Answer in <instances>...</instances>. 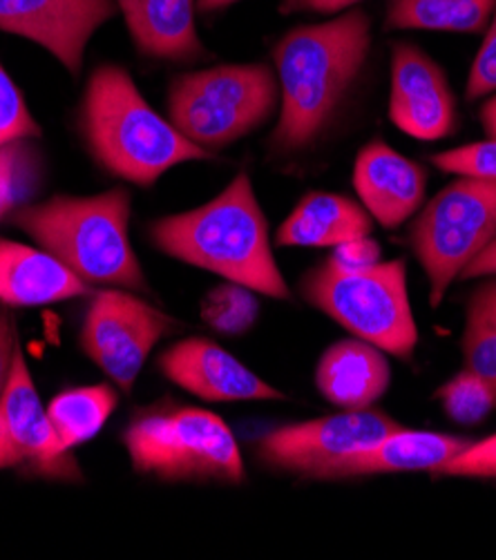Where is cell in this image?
Masks as SVG:
<instances>
[{
    "label": "cell",
    "mask_w": 496,
    "mask_h": 560,
    "mask_svg": "<svg viewBox=\"0 0 496 560\" xmlns=\"http://www.w3.org/2000/svg\"><path fill=\"white\" fill-rule=\"evenodd\" d=\"M371 43V19L358 8L298 25L275 43L280 85V117L270 135L275 152H304L328 130L369 61Z\"/></svg>",
    "instance_id": "1"
},
{
    "label": "cell",
    "mask_w": 496,
    "mask_h": 560,
    "mask_svg": "<svg viewBox=\"0 0 496 560\" xmlns=\"http://www.w3.org/2000/svg\"><path fill=\"white\" fill-rule=\"evenodd\" d=\"M148 237L157 250L188 266L215 272L273 300L291 291L273 257L268 221L249 173L199 208L154 219Z\"/></svg>",
    "instance_id": "2"
},
{
    "label": "cell",
    "mask_w": 496,
    "mask_h": 560,
    "mask_svg": "<svg viewBox=\"0 0 496 560\" xmlns=\"http://www.w3.org/2000/svg\"><path fill=\"white\" fill-rule=\"evenodd\" d=\"M81 128L96 163L135 186H152L175 165L215 156L161 117L119 66H101L90 74Z\"/></svg>",
    "instance_id": "3"
},
{
    "label": "cell",
    "mask_w": 496,
    "mask_h": 560,
    "mask_svg": "<svg viewBox=\"0 0 496 560\" xmlns=\"http://www.w3.org/2000/svg\"><path fill=\"white\" fill-rule=\"evenodd\" d=\"M8 219L88 284L148 293L143 268L130 244L128 190L113 188L92 197L59 195L23 203Z\"/></svg>",
    "instance_id": "4"
},
{
    "label": "cell",
    "mask_w": 496,
    "mask_h": 560,
    "mask_svg": "<svg viewBox=\"0 0 496 560\" xmlns=\"http://www.w3.org/2000/svg\"><path fill=\"white\" fill-rule=\"evenodd\" d=\"M124 444L132 469L161 482L242 485L244 460L231 427L210 411L161 400L132 413Z\"/></svg>",
    "instance_id": "5"
},
{
    "label": "cell",
    "mask_w": 496,
    "mask_h": 560,
    "mask_svg": "<svg viewBox=\"0 0 496 560\" xmlns=\"http://www.w3.org/2000/svg\"><path fill=\"white\" fill-rule=\"evenodd\" d=\"M300 293L354 338L403 362L414 358L418 326L403 259L378 261L362 270H341L324 259L300 279Z\"/></svg>",
    "instance_id": "6"
},
{
    "label": "cell",
    "mask_w": 496,
    "mask_h": 560,
    "mask_svg": "<svg viewBox=\"0 0 496 560\" xmlns=\"http://www.w3.org/2000/svg\"><path fill=\"white\" fill-rule=\"evenodd\" d=\"M280 85L264 63L186 72L169 88V119L210 154L262 128L278 109Z\"/></svg>",
    "instance_id": "7"
},
{
    "label": "cell",
    "mask_w": 496,
    "mask_h": 560,
    "mask_svg": "<svg viewBox=\"0 0 496 560\" xmlns=\"http://www.w3.org/2000/svg\"><path fill=\"white\" fill-rule=\"evenodd\" d=\"M496 240V182L459 175L414 214L407 244L440 306L454 279Z\"/></svg>",
    "instance_id": "8"
},
{
    "label": "cell",
    "mask_w": 496,
    "mask_h": 560,
    "mask_svg": "<svg viewBox=\"0 0 496 560\" xmlns=\"http://www.w3.org/2000/svg\"><path fill=\"white\" fill-rule=\"evenodd\" d=\"M177 319L122 289L94 293L83 328L85 355L122 390L130 394L152 349L177 328Z\"/></svg>",
    "instance_id": "9"
},
{
    "label": "cell",
    "mask_w": 496,
    "mask_h": 560,
    "mask_svg": "<svg viewBox=\"0 0 496 560\" xmlns=\"http://www.w3.org/2000/svg\"><path fill=\"white\" fill-rule=\"evenodd\" d=\"M403 429L378 409L343 411L326 418L285 424L255 442V458L270 471L315 480L322 469Z\"/></svg>",
    "instance_id": "10"
},
{
    "label": "cell",
    "mask_w": 496,
    "mask_h": 560,
    "mask_svg": "<svg viewBox=\"0 0 496 560\" xmlns=\"http://www.w3.org/2000/svg\"><path fill=\"white\" fill-rule=\"evenodd\" d=\"M8 469L61 482L83 480L74 450H68L47 416L21 347L0 402V471Z\"/></svg>",
    "instance_id": "11"
},
{
    "label": "cell",
    "mask_w": 496,
    "mask_h": 560,
    "mask_svg": "<svg viewBox=\"0 0 496 560\" xmlns=\"http://www.w3.org/2000/svg\"><path fill=\"white\" fill-rule=\"evenodd\" d=\"M117 12L115 0H0V32L41 45L79 74L92 36Z\"/></svg>",
    "instance_id": "12"
},
{
    "label": "cell",
    "mask_w": 496,
    "mask_h": 560,
    "mask_svg": "<svg viewBox=\"0 0 496 560\" xmlns=\"http://www.w3.org/2000/svg\"><path fill=\"white\" fill-rule=\"evenodd\" d=\"M390 121L418 141L446 139L457 128V98L446 70L407 40L392 45Z\"/></svg>",
    "instance_id": "13"
},
{
    "label": "cell",
    "mask_w": 496,
    "mask_h": 560,
    "mask_svg": "<svg viewBox=\"0 0 496 560\" xmlns=\"http://www.w3.org/2000/svg\"><path fill=\"white\" fill-rule=\"evenodd\" d=\"M157 369L188 394L208 402L285 400L282 390L264 382L227 349L206 338H186L165 349Z\"/></svg>",
    "instance_id": "14"
},
{
    "label": "cell",
    "mask_w": 496,
    "mask_h": 560,
    "mask_svg": "<svg viewBox=\"0 0 496 560\" xmlns=\"http://www.w3.org/2000/svg\"><path fill=\"white\" fill-rule=\"evenodd\" d=\"M354 190L371 219L392 231L423 208L427 171L382 139H373L356 156Z\"/></svg>",
    "instance_id": "15"
},
{
    "label": "cell",
    "mask_w": 496,
    "mask_h": 560,
    "mask_svg": "<svg viewBox=\"0 0 496 560\" xmlns=\"http://www.w3.org/2000/svg\"><path fill=\"white\" fill-rule=\"evenodd\" d=\"M470 442L472 440L468 438L448 433L399 429L367 446V450L328 465L318 474L315 480H351L410 471L436 474L459 452H463Z\"/></svg>",
    "instance_id": "16"
},
{
    "label": "cell",
    "mask_w": 496,
    "mask_h": 560,
    "mask_svg": "<svg viewBox=\"0 0 496 560\" xmlns=\"http://www.w3.org/2000/svg\"><path fill=\"white\" fill-rule=\"evenodd\" d=\"M92 289L59 257L0 237V304L36 308L90 295Z\"/></svg>",
    "instance_id": "17"
},
{
    "label": "cell",
    "mask_w": 496,
    "mask_h": 560,
    "mask_svg": "<svg viewBox=\"0 0 496 560\" xmlns=\"http://www.w3.org/2000/svg\"><path fill=\"white\" fill-rule=\"evenodd\" d=\"M139 54L165 63L208 56L197 32V0H115Z\"/></svg>",
    "instance_id": "18"
},
{
    "label": "cell",
    "mask_w": 496,
    "mask_h": 560,
    "mask_svg": "<svg viewBox=\"0 0 496 560\" xmlns=\"http://www.w3.org/2000/svg\"><path fill=\"white\" fill-rule=\"evenodd\" d=\"M392 384V366L378 347L351 338L331 345L315 366L320 396L343 411L371 409Z\"/></svg>",
    "instance_id": "19"
},
{
    "label": "cell",
    "mask_w": 496,
    "mask_h": 560,
    "mask_svg": "<svg viewBox=\"0 0 496 560\" xmlns=\"http://www.w3.org/2000/svg\"><path fill=\"white\" fill-rule=\"evenodd\" d=\"M373 219L365 206L338 192H309L280 223L275 242L289 248H336L369 237Z\"/></svg>",
    "instance_id": "20"
},
{
    "label": "cell",
    "mask_w": 496,
    "mask_h": 560,
    "mask_svg": "<svg viewBox=\"0 0 496 560\" xmlns=\"http://www.w3.org/2000/svg\"><path fill=\"white\" fill-rule=\"evenodd\" d=\"M496 0H388L384 30L483 34Z\"/></svg>",
    "instance_id": "21"
},
{
    "label": "cell",
    "mask_w": 496,
    "mask_h": 560,
    "mask_svg": "<svg viewBox=\"0 0 496 560\" xmlns=\"http://www.w3.org/2000/svg\"><path fill=\"white\" fill-rule=\"evenodd\" d=\"M119 394L109 384H92L61 390L47 405V416L68 450L92 440L115 413Z\"/></svg>",
    "instance_id": "22"
},
{
    "label": "cell",
    "mask_w": 496,
    "mask_h": 560,
    "mask_svg": "<svg viewBox=\"0 0 496 560\" xmlns=\"http://www.w3.org/2000/svg\"><path fill=\"white\" fill-rule=\"evenodd\" d=\"M41 167L43 159L32 139L0 148V221L27 203L38 186Z\"/></svg>",
    "instance_id": "23"
},
{
    "label": "cell",
    "mask_w": 496,
    "mask_h": 560,
    "mask_svg": "<svg viewBox=\"0 0 496 560\" xmlns=\"http://www.w3.org/2000/svg\"><path fill=\"white\" fill-rule=\"evenodd\" d=\"M259 315L255 291L224 282L210 289L201 302V319L219 335H244Z\"/></svg>",
    "instance_id": "24"
},
{
    "label": "cell",
    "mask_w": 496,
    "mask_h": 560,
    "mask_svg": "<svg viewBox=\"0 0 496 560\" xmlns=\"http://www.w3.org/2000/svg\"><path fill=\"white\" fill-rule=\"evenodd\" d=\"M436 398L440 407H443L446 416L463 427L478 424L496 407L494 390L468 369H463L450 382L440 386L436 390Z\"/></svg>",
    "instance_id": "25"
},
{
    "label": "cell",
    "mask_w": 496,
    "mask_h": 560,
    "mask_svg": "<svg viewBox=\"0 0 496 560\" xmlns=\"http://www.w3.org/2000/svg\"><path fill=\"white\" fill-rule=\"evenodd\" d=\"M36 137H41V126L32 117L19 85L0 63V148Z\"/></svg>",
    "instance_id": "26"
},
{
    "label": "cell",
    "mask_w": 496,
    "mask_h": 560,
    "mask_svg": "<svg viewBox=\"0 0 496 560\" xmlns=\"http://www.w3.org/2000/svg\"><path fill=\"white\" fill-rule=\"evenodd\" d=\"M429 161L438 171L450 175H465V177H481L496 182V139L474 141L461 148L443 150L429 156Z\"/></svg>",
    "instance_id": "27"
},
{
    "label": "cell",
    "mask_w": 496,
    "mask_h": 560,
    "mask_svg": "<svg viewBox=\"0 0 496 560\" xmlns=\"http://www.w3.org/2000/svg\"><path fill=\"white\" fill-rule=\"evenodd\" d=\"M461 351L465 369L481 377L496 396V328L468 313Z\"/></svg>",
    "instance_id": "28"
},
{
    "label": "cell",
    "mask_w": 496,
    "mask_h": 560,
    "mask_svg": "<svg viewBox=\"0 0 496 560\" xmlns=\"http://www.w3.org/2000/svg\"><path fill=\"white\" fill-rule=\"evenodd\" d=\"M434 476H438V478L496 480V433L481 440V442H470L463 452H459L450 463H446Z\"/></svg>",
    "instance_id": "29"
},
{
    "label": "cell",
    "mask_w": 496,
    "mask_h": 560,
    "mask_svg": "<svg viewBox=\"0 0 496 560\" xmlns=\"http://www.w3.org/2000/svg\"><path fill=\"white\" fill-rule=\"evenodd\" d=\"M483 34V43L474 56L465 85L468 101H478L496 94V10Z\"/></svg>",
    "instance_id": "30"
},
{
    "label": "cell",
    "mask_w": 496,
    "mask_h": 560,
    "mask_svg": "<svg viewBox=\"0 0 496 560\" xmlns=\"http://www.w3.org/2000/svg\"><path fill=\"white\" fill-rule=\"evenodd\" d=\"M380 244L371 237L351 240L347 244H341L326 257L328 264H334L341 270H362L380 261Z\"/></svg>",
    "instance_id": "31"
},
{
    "label": "cell",
    "mask_w": 496,
    "mask_h": 560,
    "mask_svg": "<svg viewBox=\"0 0 496 560\" xmlns=\"http://www.w3.org/2000/svg\"><path fill=\"white\" fill-rule=\"evenodd\" d=\"M19 330L14 324V317L8 306L0 304V402L8 390L16 351H19Z\"/></svg>",
    "instance_id": "32"
},
{
    "label": "cell",
    "mask_w": 496,
    "mask_h": 560,
    "mask_svg": "<svg viewBox=\"0 0 496 560\" xmlns=\"http://www.w3.org/2000/svg\"><path fill=\"white\" fill-rule=\"evenodd\" d=\"M365 0H282L278 12L282 16L293 14H326V16H338L349 10H356Z\"/></svg>",
    "instance_id": "33"
},
{
    "label": "cell",
    "mask_w": 496,
    "mask_h": 560,
    "mask_svg": "<svg viewBox=\"0 0 496 560\" xmlns=\"http://www.w3.org/2000/svg\"><path fill=\"white\" fill-rule=\"evenodd\" d=\"M468 313L496 328V275L470 295Z\"/></svg>",
    "instance_id": "34"
},
{
    "label": "cell",
    "mask_w": 496,
    "mask_h": 560,
    "mask_svg": "<svg viewBox=\"0 0 496 560\" xmlns=\"http://www.w3.org/2000/svg\"><path fill=\"white\" fill-rule=\"evenodd\" d=\"M494 275H496V240L470 261V266L461 272V279H478V277H494Z\"/></svg>",
    "instance_id": "35"
},
{
    "label": "cell",
    "mask_w": 496,
    "mask_h": 560,
    "mask_svg": "<svg viewBox=\"0 0 496 560\" xmlns=\"http://www.w3.org/2000/svg\"><path fill=\"white\" fill-rule=\"evenodd\" d=\"M478 121L483 126V132L487 139H496V94H492L478 112Z\"/></svg>",
    "instance_id": "36"
},
{
    "label": "cell",
    "mask_w": 496,
    "mask_h": 560,
    "mask_svg": "<svg viewBox=\"0 0 496 560\" xmlns=\"http://www.w3.org/2000/svg\"><path fill=\"white\" fill-rule=\"evenodd\" d=\"M238 3H242V0H197V12L215 14V12L229 10V8L238 5Z\"/></svg>",
    "instance_id": "37"
}]
</instances>
